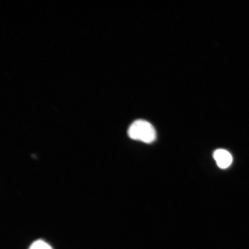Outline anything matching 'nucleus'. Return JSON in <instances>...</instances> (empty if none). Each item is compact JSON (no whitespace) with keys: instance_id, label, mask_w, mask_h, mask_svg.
I'll list each match as a JSON object with an SVG mask.
<instances>
[{"instance_id":"nucleus-1","label":"nucleus","mask_w":249,"mask_h":249,"mask_svg":"<svg viewBox=\"0 0 249 249\" xmlns=\"http://www.w3.org/2000/svg\"><path fill=\"white\" fill-rule=\"evenodd\" d=\"M130 138L145 143L153 142L157 138V133L154 127L148 121L136 120L130 126L128 129Z\"/></svg>"},{"instance_id":"nucleus-2","label":"nucleus","mask_w":249,"mask_h":249,"mask_svg":"<svg viewBox=\"0 0 249 249\" xmlns=\"http://www.w3.org/2000/svg\"><path fill=\"white\" fill-rule=\"evenodd\" d=\"M213 158L218 167L225 169L228 168L232 162V157L229 152L223 149H217L214 152Z\"/></svg>"},{"instance_id":"nucleus-3","label":"nucleus","mask_w":249,"mask_h":249,"mask_svg":"<svg viewBox=\"0 0 249 249\" xmlns=\"http://www.w3.org/2000/svg\"><path fill=\"white\" fill-rule=\"evenodd\" d=\"M29 249H53L48 244L42 240L34 242Z\"/></svg>"}]
</instances>
